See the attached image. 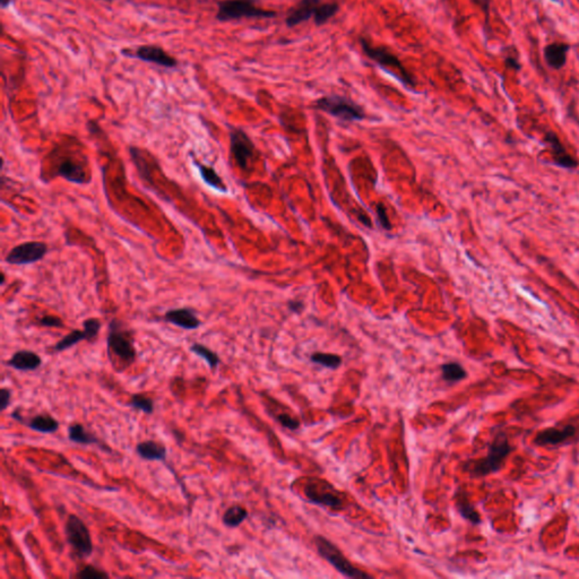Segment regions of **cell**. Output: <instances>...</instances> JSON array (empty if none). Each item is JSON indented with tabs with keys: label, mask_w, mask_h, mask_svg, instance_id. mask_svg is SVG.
Returning <instances> with one entry per match:
<instances>
[{
	"label": "cell",
	"mask_w": 579,
	"mask_h": 579,
	"mask_svg": "<svg viewBox=\"0 0 579 579\" xmlns=\"http://www.w3.org/2000/svg\"><path fill=\"white\" fill-rule=\"evenodd\" d=\"M290 308H291V310H292V311H296V313H298V311H300V310H302V302H292V304H290Z\"/></svg>",
	"instance_id": "f35d334b"
},
{
	"label": "cell",
	"mask_w": 579,
	"mask_h": 579,
	"mask_svg": "<svg viewBox=\"0 0 579 579\" xmlns=\"http://www.w3.org/2000/svg\"><path fill=\"white\" fill-rule=\"evenodd\" d=\"M314 108L324 111L330 116L344 121H360L366 118V112L352 100L342 95H327L316 101Z\"/></svg>",
	"instance_id": "5b68a950"
},
{
	"label": "cell",
	"mask_w": 579,
	"mask_h": 579,
	"mask_svg": "<svg viewBox=\"0 0 579 579\" xmlns=\"http://www.w3.org/2000/svg\"><path fill=\"white\" fill-rule=\"evenodd\" d=\"M39 324L43 327H54V328H63L64 321L57 316L46 315L39 319Z\"/></svg>",
	"instance_id": "836d02e7"
},
{
	"label": "cell",
	"mask_w": 579,
	"mask_h": 579,
	"mask_svg": "<svg viewBox=\"0 0 579 579\" xmlns=\"http://www.w3.org/2000/svg\"><path fill=\"white\" fill-rule=\"evenodd\" d=\"M11 398H12V389L4 387L0 389V410L5 411L11 404Z\"/></svg>",
	"instance_id": "8d00e7d4"
},
{
	"label": "cell",
	"mask_w": 579,
	"mask_h": 579,
	"mask_svg": "<svg viewBox=\"0 0 579 579\" xmlns=\"http://www.w3.org/2000/svg\"><path fill=\"white\" fill-rule=\"evenodd\" d=\"M66 539L78 558H88L93 552L91 533L85 523L76 515H69L65 525Z\"/></svg>",
	"instance_id": "52a82bcc"
},
{
	"label": "cell",
	"mask_w": 579,
	"mask_h": 579,
	"mask_svg": "<svg viewBox=\"0 0 579 579\" xmlns=\"http://www.w3.org/2000/svg\"><path fill=\"white\" fill-rule=\"evenodd\" d=\"M377 215L378 221L381 223V227L385 230H392V223L389 221L388 215H387L386 210H385V206L383 204L377 205Z\"/></svg>",
	"instance_id": "e575fe53"
},
{
	"label": "cell",
	"mask_w": 579,
	"mask_h": 579,
	"mask_svg": "<svg viewBox=\"0 0 579 579\" xmlns=\"http://www.w3.org/2000/svg\"><path fill=\"white\" fill-rule=\"evenodd\" d=\"M571 46L569 43L554 41L543 48V58L548 67L554 71H560L567 64L568 52Z\"/></svg>",
	"instance_id": "9a60e30c"
},
{
	"label": "cell",
	"mask_w": 579,
	"mask_h": 579,
	"mask_svg": "<svg viewBox=\"0 0 579 579\" xmlns=\"http://www.w3.org/2000/svg\"><path fill=\"white\" fill-rule=\"evenodd\" d=\"M304 491L310 503L315 505L326 506L334 509H340L343 505V501L333 492L327 491V489L323 488V490H319L318 487L309 484L304 488Z\"/></svg>",
	"instance_id": "ac0fdd59"
},
{
	"label": "cell",
	"mask_w": 579,
	"mask_h": 579,
	"mask_svg": "<svg viewBox=\"0 0 579 579\" xmlns=\"http://www.w3.org/2000/svg\"><path fill=\"white\" fill-rule=\"evenodd\" d=\"M129 405L137 411L144 412L146 414H152L154 412V400L143 394L133 395Z\"/></svg>",
	"instance_id": "f546056e"
},
{
	"label": "cell",
	"mask_w": 579,
	"mask_h": 579,
	"mask_svg": "<svg viewBox=\"0 0 579 579\" xmlns=\"http://www.w3.org/2000/svg\"><path fill=\"white\" fill-rule=\"evenodd\" d=\"M456 508H458L460 516L465 518L466 520H469L473 525L480 524L481 515L477 513V509L474 508V506L470 503L467 498L458 497V501H456Z\"/></svg>",
	"instance_id": "4316f807"
},
{
	"label": "cell",
	"mask_w": 579,
	"mask_h": 579,
	"mask_svg": "<svg viewBox=\"0 0 579 579\" xmlns=\"http://www.w3.org/2000/svg\"><path fill=\"white\" fill-rule=\"evenodd\" d=\"M6 364L18 371H35L42 364V358L30 350H20L6 361Z\"/></svg>",
	"instance_id": "2e32d148"
},
{
	"label": "cell",
	"mask_w": 579,
	"mask_h": 579,
	"mask_svg": "<svg viewBox=\"0 0 579 579\" xmlns=\"http://www.w3.org/2000/svg\"><path fill=\"white\" fill-rule=\"evenodd\" d=\"M319 0H302L294 8L290 11L285 18L287 28H294L299 24L307 22L313 18L316 8L318 7Z\"/></svg>",
	"instance_id": "e0dca14e"
},
{
	"label": "cell",
	"mask_w": 579,
	"mask_h": 579,
	"mask_svg": "<svg viewBox=\"0 0 579 579\" xmlns=\"http://www.w3.org/2000/svg\"><path fill=\"white\" fill-rule=\"evenodd\" d=\"M361 48L364 50L366 57L377 63L381 68L392 73L395 78H398L402 84L409 88H415V80L410 74V71L404 67L403 63L398 59L396 54L389 52L385 47H374L369 41L361 37Z\"/></svg>",
	"instance_id": "3957f363"
},
{
	"label": "cell",
	"mask_w": 579,
	"mask_h": 579,
	"mask_svg": "<svg viewBox=\"0 0 579 579\" xmlns=\"http://www.w3.org/2000/svg\"><path fill=\"white\" fill-rule=\"evenodd\" d=\"M105 1H112V0H105Z\"/></svg>",
	"instance_id": "7bdbcfd3"
},
{
	"label": "cell",
	"mask_w": 579,
	"mask_h": 579,
	"mask_svg": "<svg viewBox=\"0 0 579 579\" xmlns=\"http://www.w3.org/2000/svg\"><path fill=\"white\" fill-rule=\"evenodd\" d=\"M13 0H0V5H1V8L6 9L7 7H9V5H12Z\"/></svg>",
	"instance_id": "ab89813d"
},
{
	"label": "cell",
	"mask_w": 579,
	"mask_h": 579,
	"mask_svg": "<svg viewBox=\"0 0 579 579\" xmlns=\"http://www.w3.org/2000/svg\"><path fill=\"white\" fill-rule=\"evenodd\" d=\"M310 360L313 361L314 364H321L330 369H338V366L342 364L341 357L332 354V353L316 352L311 355Z\"/></svg>",
	"instance_id": "f1b7e54d"
},
{
	"label": "cell",
	"mask_w": 579,
	"mask_h": 579,
	"mask_svg": "<svg viewBox=\"0 0 579 579\" xmlns=\"http://www.w3.org/2000/svg\"><path fill=\"white\" fill-rule=\"evenodd\" d=\"M511 452L513 447L509 443L507 434L505 432H499L489 445L488 455L486 458L466 463L464 470L469 473L472 479L488 477L503 469L506 458H508Z\"/></svg>",
	"instance_id": "6da1fadb"
},
{
	"label": "cell",
	"mask_w": 579,
	"mask_h": 579,
	"mask_svg": "<svg viewBox=\"0 0 579 579\" xmlns=\"http://www.w3.org/2000/svg\"><path fill=\"white\" fill-rule=\"evenodd\" d=\"M23 424L33 431L40 432V434H54L59 429L58 420L49 414L35 415L29 421H24Z\"/></svg>",
	"instance_id": "44dd1931"
},
{
	"label": "cell",
	"mask_w": 579,
	"mask_h": 579,
	"mask_svg": "<svg viewBox=\"0 0 579 579\" xmlns=\"http://www.w3.org/2000/svg\"><path fill=\"white\" fill-rule=\"evenodd\" d=\"M193 165L196 167L197 170H198L203 181H204L208 187L213 188V189L220 191V193H227V185H225L221 177L219 176V174H217L212 167L199 162L198 160L196 159L193 160Z\"/></svg>",
	"instance_id": "ffe728a7"
},
{
	"label": "cell",
	"mask_w": 579,
	"mask_h": 579,
	"mask_svg": "<svg viewBox=\"0 0 579 579\" xmlns=\"http://www.w3.org/2000/svg\"><path fill=\"white\" fill-rule=\"evenodd\" d=\"M544 143L551 150L554 165H558L560 168L568 169V170H575L578 168V161L568 153L565 146L562 145L561 141L559 137L556 136L554 131H548L545 133Z\"/></svg>",
	"instance_id": "4fadbf2b"
},
{
	"label": "cell",
	"mask_w": 579,
	"mask_h": 579,
	"mask_svg": "<svg viewBox=\"0 0 579 579\" xmlns=\"http://www.w3.org/2000/svg\"><path fill=\"white\" fill-rule=\"evenodd\" d=\"M5 281H6V275L1 273V282H0V285H5Z\"/></svg>",
	"instance_id": "60d3db41"
},
{
	"label": "cell",
	"mask_w": 579,
	"mask_h": 579,
	"mask_svg": "<svg viewBox=\"0 0 579 579\" xmlns=\"http://www.w3.org/2000/svg\"><path fill=\"white\" fill-rule=\"evenodd\" d=\"M75 577L80 579H100L108 578L109 575L103 571H100L94 566L88 565L83 568L82 571H78Z\"/></svg>",
	"instance_id": "1f68e13d"
},
{
	"label": "cell",
	"mask_w": 579,
	"mask_h": 579,
	"mask_svg": "<svg viewBox=\"0 0 579 579\" xmlns=\"http://www.w3.org/2000/svg\"><path fill=\"white\" fill-rule=\"evenodd\" d=\"M163 319L169 324L174 325L186 330H197L202 325V321H199L196 314L191 308L168 310L163 316Z\"/></svg>",
	"instance_id": "5bb4252c"
},
{
	"label": "cell",
	"mask_w": 579,
	"mask_h": 579,
	"mask_svg": "<svg viewBox=\"0 0 579 579\" xmlns=\"http://www.w3.org/2000/svg\"><path fill=\"white\" fill-rule=\"evenodd\" d=\"M83 328L88 332L90 336V341L97 338L99 334L100 328H101V321L97 318H88L83 323Z\"/></svg>",
	"instance_id": "d6a6232c"
},
{
	"label": "cell",
	"mask_w": 579,
	"mask_h": 579,
	"mask_svg": "<svg viewBox=\"0 0 579 579\" xmlns=\"http://www.w3.org/2000/svg\"><path fill=\"white\" fill-rule=\"evenodd\" d=\"M136 454L145 460L165 462V460H167V447L163 443H157L155 441H145L137 445Z\"/></svg>",
	"instance_id": "d6986e66"
},
{
	"label": "cell",
	"mask_w": 579,
	"mask_h": 579,
	"mask_svg": "<svg viewBox=\"0 0 579 579\" xmlns=\"http://www.w3.org/2000/svg\"><path fill=\"white\" fill-rule=\"evenodd\" d=\"M54 176L61 177L67 181L77 185H88L91 181L85 165L73 157H63L54 168Z\"/></svg>",
	"instance_id": "7c38bea8"
},
{
	"label": "cell",
	"mask_w": 579,
	"mask_h": 579,
	"mask_svg": "<svg viewBox=\"0 0 579 579\" xmlns=\"http://www.w3.org/2000/svg\"><path fill=\"white\" fill-rule=\"evenodd\" d=\"M340 12V5L338 3H326L318 5L314 14V22L316 25L321 26L326 24Z\"/></svg>",
	"instance_id": "d4e9b609"
},
{
	"label": "cell",
	"mask_w": 579,
	"mask_h": 579,
	"mask_svg": "<svg viewBox=\"0 0 579 579\" xmlns=\"http://www.w3.org/2000/svg\"><path fill=\"white\" fill-rule=\"evenodd\" d=\"M84 340L90 341V336H88V332H86L84 328H83V330H71L69 334H67L65 338H61V340L54 345V350L56 352H63L65 350L71 349V347H74L77 343H80V342L84 341Z\"/></svg>",
	"instance_id": "cb8c5ba5"
},
{
	"label": "cell",
	"mask_w": 579,
	"mask_h": 579,
	"mask_svg": "<svg viewBox=\"0 0 579 579\" xmlns=\"http://www.w3.org/2000/svg\"><path fill=\"white\" fill-rule=\"evenodd\" d=\"M230 148L233 159L239 168L247 170L248 163L253 157L255 145L246 131L240 128H232L230 131Z\"/></svg>",
	"instance_id": "30bf717a"
},
{
	"label": "cell",
	"mask_w": 579,
	"mask_h": 579,
	"mask_svg": "<svg viewBox=\"0 0 579 579\" xmlns=\"http://www.w3.org/2000/svg\"><path fill=\"white\" fill-rule=\"evenodd\" d=\"M47 253H48V246L44 242H24V244L15 246L6 256L5 261L7 264L14 265V266L35 264L37 261H42Z\"/></svg>",
	"instance_id": "ba28073f"
},
{
	"label": "cell",
	"mask_w": 579,
	"mask_h": 579,
	"mask_svg": "<svg viewBox=\"0 0 579 579\" xmlns=\"http://www.w3.org/2000/svg\"><path fill=\"white\" fill-rule=\"evenodd\" d=\"M276 13L256 6L253 0H222L217 4L216 20L231 22L241 18H272Z\"/></svg>",
	"instance_id": "277c9868"
},
{
	"label": "cell",
	"mask_w": 579,
	"mask_h": 579,
	"mask_svg": "<svg viewBox=\"0 0 579 579\" xmlns=\"http://www.w3.org/2000/svg\"><path fill=\"white\" fill-rule=\"evenodd\" d=\"M248 511L241 506H231L230 508L225 511V515L222 517V522L227 527H238L241 523L247 520Z\"/></svg>",
	"instance_id": "603a6c76"
},
{
	"label": "cell",
	"mask_w": 579,
	"mask_h": 579,
	"mask_svg": "<svg viewBox=\"0 0 579 579\" xmlns=\"http://www.w3.org/2000/svg\"><path fill=\"white\" fill-rule=\"evenodd\" d=\"M441 374H443V381L450 383H458L467 377V372L464 369L463 366H460L458 362H448V364H443Z\"/></svg>",
	"instance_id": "484cf974"
},
{
	"label": "cell",
	"mask_w": 579,
	"mask_h": 579,
	"mask_svg": "<svg viewBox=\"0 0 579 579\" xmlns=\"http://www.w3.org/2000/svg\"><path fill=\"white\" fill-rule=\"evenodd\" d=\"M68 438L69 441L75 443H80V445H101L99 439H97L94 434L86 431L85 428L80 424V423H74L71 424L68 428Z\"/></svg>",
	"instance_id": "7402d4cb"
},
{
	"label": "cell",
	"mask_w": 579,
	"mask_h": 579,
	"mask_svg": "<svg viewBox=\"0 0 579 579\" xmlns=\"http://www.w3.org/2000/svg\"><path fill=\"white\" fill-rule=\"evenodd\" d=\"M276 419H277L278 422L281 423L282 426L290 429V430H297L300 426V422L297 419L287 414H278Z\"/></svg>",
	"instance_id": "d590c367"
},
{
	"label": "cell",
	"mask_w": 579,
	"mask_h": 579,
	"mask_svg": "<svg viewBox=\"0 0 579 579\" xmlns=\"http://www.w3.org/2000/svg\"><path fill=\"white\" fill-rule=\"evenodd\" d=\"M552 3L558 4V5H562V0H550Z\"/></svg>",
	"instance_id": "b9f144b4"
},
{
	"label": "cell",
	"mask_w": 579,
	"mask_h": 579,
	"mask_svg": "<svg viewBox=\"0 0 579 579\" xmlns=\"http://www.w3.org/2000/svg\"><path fill=\"white\" fill-rule=\"evenodd\" d=\"M505 54V65L507 69H511L514 71H520L522 69V64H520V54H516V49L514 47L511 48H506Z\"/></svg>",
	"instance_id": "4dcf8cb0"
},
{
	"label": "cell",
	"mask_w": 579,
	"mask_h": 579,
	"mask_svg": "<svg viewBox=\"0 0 579 579\" xmlns=\"http://www.w3.org/2000/svg\"><path fill=\"white\" fill-rule=\"evenodd\" d=\"M122 54L127 57L136 58L146 63L155 64L165 68H176L178 66V60L159 46L146 44V46L138 47L133 52L131 50H122Z\"/></svg>",
	"instance_id": "8fae6325"
},
{
	"label": "cell",
	"mask_w": 579,
	"mask_h": 579,
	"mask_svg": "<svg viewBox=\"0 0 579 579\" xmlns=\"http://www.w3.org/2000/svg\"><path fill=\"white\" fill-rule=\"evenodd\" d=\"M108 354L111 360L114 359L120 364L129 366L136 360V347L133 345V333L126 328L118 319H112L109 324Z\"/></svg>",
	"instance_id": "7a4b0ae2"
},
{
	"label": "cell",
	"mask_w": 579,
	"mask_h": 579,
	"mask_svg": "<svg viewBox=\"0 0 579 579\" xmlns=\"http://www.w3.org/2000/svg\"><path fill=\"white\" fill-rule=\"evenodd\" d=\"M315 544L318 550V554H321L325 560L330 562L333 567L335 568L338 573H341L343 576L347 578H371L368 573L360 571L358 568L349 561V560L343 556L341 551L338 550L336 545L333 544L330 541L325 539V537H316Z\"/></svg>",
	"instance_id": "8992f818"
},
{
	"label": "cell",
	"mask_w": 579,
	"mask_h": 579,
	"mask_svg": "<svg viewBox=\"0 0 579 579\" xmlns=\"http://www.w3.org/2000/svg\"><path fill=\"white\" fill-rule=\"evenodd\" d=\"M578 434V428L573 424L563 426H551L537 432L533 443L539 447H558L569 443Z\"/></svg>",
	"instance_id": "9c48e42d"
},
{
	"label": "cell",
	"mask_w": 579,
	"mask_h": 579,
	"mask_svg": "<svg viewBox=\"0 0 579 579\" xmlns=\"http://www.w3.org/2000/svg\"><path fill=\"white\" fill-rule=\"evenodd\" d=\"M189 350L193 354L198 355L201 358L204 359L206 364L210 366V369H215L216 366H219L220 362H221V359H220L217 353L208 349V347H205L203 344L193 343Z\"/></svg>",
	"instance_id": "83f0119b"
},
{
	"label": "cell",
	"mask_w": 579,
	"mask_h": 579,
	"mask_svg": "<svg viewBox=\"0 0 579 579\" xmlns=\"http://www.w3.org/2000/svg\"><path fill=\"white\" fill-rule=\"evenodd\" d=\"M472 3L477 5L479 8L482 11L483 14L486 15L487 25H488L489 20H490V7H491V0H471Z\"/></svg>",
	"instance_id": "74e56055"
}]
</instances>
